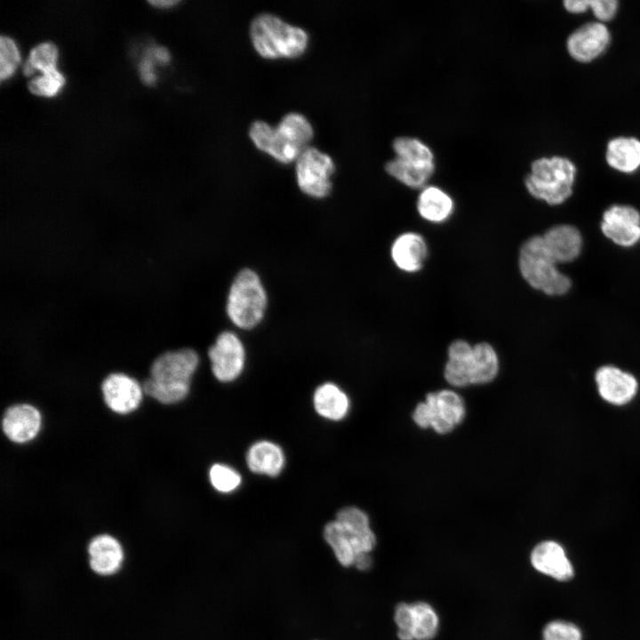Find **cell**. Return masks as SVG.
<instances>
[{
  "mask_svg": "<svg viewBox=\"0 0 640 640\" xmlns=\"http://www.w3.org/2000/svg\"><path fill=\"white\" fill-rule=\"evenodd\" d=\"M323 535L343 567L355 566L356 560L370 554L377 543L368 516L356 507L339 510L336 518L325 524Z\"/></svg>",
  "mask_w": 640,
  "mask_h": 640,
  "instance_id": "1",
  "label": "cell"
},
{
  "mask_svg": "<svg viewBox=\"0 0 640 640\" xmlns=\"http://www.w3.org/2000/svg\"><path fill=\"white\" fill-rule=\"evenodd\" d=\"M199 357L192 348L167 351L157 356L150 367V378L142 388L163 404H174L189 392L191 378L197 369Z\"/></svg>",
  "mask_w": 640,
  "mask_h": 640,
  "instance_id": "2",
  "label": "cell"
},
{
  "mask_svg": "<svg viewBox=\"0 0 640 640\" xmlns=\"http://www.w3.org/2000/svg\"><path fill=\"white\" fill-rule=\"evenodd\" d=\"M313 127L300 113L285 115L276 127L264 121L252 124L249 135L261 151L283 164L297 159L313 138Z\"/></svg>",
  "mask_w": 640,
  "mask_h": 640,
  "instance_id": "3",
  "label": "cell"
},
{
  "mask_svg": "<svg viewBox=\"0 0 640 640\" xmlns=\"http://www.w3.org/2000/svg\"><path fill=\"white\" fill-rule=\"evenodd\" d=\"M499 358L487 342L470 345L466 340H454L448 348V360L444 375L453 387L491 382L498 374Z\"/></svg>",
  "mask_w": 640,
  "mask_h": 640,
  "instance_id": "4",
  "label": "cell"
},
{
  "mask_svg": "<svg viewBox=\"0 0 640 640\" xmlns=\"http://www.w3.org/2000/svg\"><path fill=\"white\" fill-rule=\"evenodd\" d=\"M250 37L263 58H296L306 51L307 32L270 13L258 15L251 23Z\"/></svg>",
  "mask_w": 640,
  "mask_h": 640,
  "instance_id": "5",
  "label": "cell"
},
{
  "mask_svg": "<svg viewBox=\"0 0 640 640\" xmlns=\"http://www.w3.org/2000/svg\"><path fill=\"white\" fill-rule=\"evenodd\" d=\"M576 172L575 164L567 157L543 156L531 164L524 185L533 197L558 205L572 196Z\"/></svg>",
  "mask_w": 640,
  "mask_h": 640,
  "instance_id": "6",
  "label": "cell"
},
{
  "mask_svg": "<svg viewBox=\"0 0 640 640\" xmlns=\"http://www.w3.org/2000/svg\"><path fill=\"white\" fill-rule=\"evenodd\" d=\"M518 266L528 284L545 294L563 295L572 286L571 279L560 272L541 236H533L522 244Z\"/></svg>",
  "mask_w": 640,
  "mask_h": 640,
  "instance_id": "7",
  "label": "cell"
},
{
  "mask_svg": "<svg viewBox=\"0 0 640 640\" xmlns=\"http://www.w3.org/2000/svg\"><path fill=\"white\" fill-rule=\"evenodd\" d=\"M268 294L260 276L244 268L234 278L228 293L226 312L231 323L242 330L255 328L263 320Z\"/></svg>",
  "mask_w": 640,
  "mask_h": 640,
  "instance_id": "8",
  "label": "cell"
},
{
  "mask_svg": "<svg viewBox=\"0 0 640 640\" xmlns=\"http://www.w3.org/2000/svg\"><path fill=\"white\" fill-rule=\"evenodd\" d=\"M463 399L454 391L430 392L412 412V420L422 428H431L439 434L451 432L464 419Z\"/></svg>",
  "mask_w": 640,
  "mask_h": 640,
  "instance_id": "9",
  "label": "cell"
},
{
  "mask_svg": "<svg viewBox=\"0 0 640 640\" xmlns=\"http://www.w3.org/2000/svg\"><path fill=\"white\" fill-rule=\"evenodd\" d=\"M332 159L316 148H307L297 158L295 173L299 188L313 198H324L332 191Z\"/></svg>",
  "mask_w": 640,
  "mask_h": 640,
  "instance_id": "10",
  "label": "cell"
},
{
  "mask_svg": "<svg viewBox=\"0 0 640 640\" xmlns=\"http://www.w3.org/2000/svg\"><path fill=\"white\" fill-rule=\"evenodd\" d=\"M208 356L214 377L221 382L235 380L245 364L244 346L232 331L221 332L209 348Z\"/></svg>",
  "mask_w": 640,
  "mask_h": 640,
  "instance_id": "11",
  "label": "cell"
},
{
  "mask_svg": "<svg viewBox=\"0 0 640 640\" xmlns=\"http://www.w3.org/2000/svg\"><path fill=\"white\" fill-rule=\"evenodd\" d=\"M601 230L617 245L631 247L640 241V212L630 205H612L603 214Z\"/></svg>",
  "mask_w": 640,
  "mask_h": 640,
  "instance_id": "12",
  "label": "cell"
},
{
  "mask_svg": "<svg viewBox=\"0 0 640 640\" xmlns=\"http://www.w3.org/2000/svg\"><path fill=\"white\" fill-rule=\"evenodd\" d=\"M611 42L608 28L600 21L587 22L572 33L566 41V48L572 59L587 63L600 56Z\"/></svg>",
  "mask_w": 640,
  "mask_h": 640,
  "instance_id": "13",
  "label": "cell"
},
{
  "mask_svg": "<svg viewBox=\"0 0 640 640\" xmlns=\"http://www.w3.org/2000/svg\"><path fill=\"white\" fill-rule=\"evenodd\" d=\"M599 396L613 405L628 404L636 396L638 382L636 377L613 365H604L595 374Z\"/></svg>",
  "mask_w": 640,
  "mask_h": 640,
  "instance_id": "14",
  "label": "cell"
},
{
  "mask_svg": "<svg viewBox=\"0 0 640 640\" xmlns=\"http://www.w3.org/2000/svg\"><path fill=\"white\" fill-rule=\"evenodd\" d=\"M107 405L117 413L134 411L142 399L143 388L133 378L124 373H111L101 385Z\"/></svg>",
  "mask_w": 640,
  "mask_h": 640,
  "instance_id": "15",
  "label": "cell"
},
{
  "mask_svg": "<svg viewBox=\"0 0 640 640\" xmlns=\"http://www.w3.org/2000/svg\"><path fill=\"white\" fill-rule=\"evenodd\" d=\"M531 563L538 572L560 581L568 580L573 576V568L564 549L553 540H545L536 545L531 553Z\"/></svg>",
  "mask_w": 640,
  "mask_h": 640,
  "instance_id": "16",
  "label": "cell"
},
{
  "mask_svg": "<svg viewBox=\"0 0 640 640\" xmlns=\"http://www.w3.org/2000/svg\"><path fill=\"white\" fill-rule=\"evenodd\" d=\"M2 427L10 440L15 443H26L37 435L41 427V415L32 405H12L5 412Z\"/></svg>",
  "mask_w": 640,
  "mask_h": 640,
  "instance_id": "17",
  "label": "cell"
},
{
  "mask_svg": "<svg viewBox=\"0 0 640 640\" xmlns=\"http://www.w3.org/2000/svg\"><path fill=\"white\" fill-rule=\"evenodd\" d=\"M390 253L399 269L413 273L422 268L428 256V246L421 235L405 232L394 240Z\"/></svg>",
  "mask_w": 640,
  "mask_h": 640,
  "instance_id": "18",
  "label": "cell"
},
{
  "mask_svg": "<svg viewBox=\"0 0 640 640\" xmlns=\"http://www.w3.org/2000/svg\"><path fill=\"white\" fill-rule=\"evenodd\" d=\"M541 236L546 248L557 264L574 260L581 252L582 237L573 226L556 225L548 229Z\"/></svg>",
  "mask_w": 640,
  "mask_h": 640,
  "instance_id": "19",
  "label": "cell"
},
{
  "mask_svg": "<svg viewBox=\"0 0 640 640\" xmlns=\"http://www.w3.org/2000/svg\"><path fill=\"white\" fill-rule=\"evenodd\" d=\"M88 552L92 569L101 575L116 572L120 568L124 557L120 543L108 534H101L92 539Z\"/></svg>",
  "mask_w": 640,
  "mask_h": 640,
  "instance_id": "20",
  "label": "cell"
},
{
  "mask_svg": "<svg viewBox=\"0 0 640 640\" xmlns=\"http://www.w3.org/2000/svg\"><path fill=\"white\" fill-rule=\"evenodd\" d=\"M284 461L282 448L267 440L254 443L246 453L247 466L255 474L276 476L284 468Z\"/></svg>",
  "mask_w": 640,
  "mask_h": 640,
  "instance_id": "21",
  "label": "cell"
},
{
  "mask_svg": "<svg viewBox=\"0 0 640 640\" xmlns=\"http://www.w3.org/2000/svg\"><path fill=\"white\" fill-rule=\"evenodd\" d=\"M416 208L422 219L433 223H441L452 215L454 203L442 188L426 186L418 196Z\"/></svg>",
  "mask_w": 640,
  "mask_h": 640,
  "instance_id": "22",
  "label": "cell"
},
{
  "mask_svg": "<svg viewBox=\"0 0 640 640\" xmlns=\"http://www.w3.org/2000/svg\"><path fill=\"white\" fill-rule=\"evenodd\" d=\"M605 159L613 169L632 172L640 166V140L635 137H617L607 143Z\"/></svg>",
  "mask_w": 640,
  "mask_h": 640,
  "instance_id": "23",
  "label": "cell"
},
{
  "mask_svg": "<svg viewBox=\"0 0 640 640\" xmlns=\"http://www.w3.org/2000/svg\"><path fill=\"white\" fill-rule=\"evenodd\" d=\"M313 404L320 416L331 420H342L349 409L348 396L331 382L324 383L316 389Z\"/></svg>",
  "mask_w": 640,
  "mask_h": 640,
  "instance_id": "24",
  "label": "cell"
},
{
  "mask_svg": "<svg viewBox=\"0 0 640 640\" xmlns=\"http://www.w3.org/2000/svg\"><path fill=\"white\" fill-rule=\"evenodd\" d=\"M386 172L411 188H425L435 167L423 166L395 156L385 164Z\"/></svg>",
  "mask_w": 640,
  "mask_h": 640,
  "instance_id": "25",
  "label": "cell"
},
{
  "mask_svg": "<svg viewBox=\"0 0 640 640\" xmlns=\"http://www.w3.org/2000/svg\"><path fill=\"white\" fill-rule=\"evenodd\" d=\"M392 148L396 157L424 166H435L432 150L417 138L396 137L392 142Z\"/></svg>",
  "mask_w": 640,
  "mask_h": 640,
  "instance_id": "26",
  "label": "cell"
},
{
  "mask_svg": "<svg viewBox=\"0 0 640 640\" xmlns=\"http://www.w3.org/2000/svg\"><path fill=\"white\" fill-rule=\"evenodd\" d=\"M413 640H431L437 633L439 620L433 607L425 602L412 604Z\"/></svg>",
  "mask_w": 640,
  "mask_h": 640,
  "instance_id": "27",
  "label": "cell"
},
{
  "mask_svg": "<svg viewBox=\"0 0 640 640\" xmlns=\"http://www.w3.org/2000/svg\"><path fill=\"white\" fill-rule=\"evenodd\" d=\"M57 56L58 50L54 44L51 42L39 44L30 51L23 67L24 74L30 76L37 69L44 74L56 69Z\"/></svg>",
  "mask_w": 640,
  "mask_h": 640,
  "instance_id": "28",
  "label": "cell"
},
{
  "mask_svg": "<svg viewBox=\"0 0 640 640\" xmlns=\"http://www.w3.org/2000/svg\"><path fill=\"white\" fill-rule=\"evenodd\" d=\"M209 477L214 489L224 493L235 491L242 481L236 470L224 464H214L210 468Z\"/></svg>",
  "mask_w": 640,
  "mask_h": 640,
  "instance_id": "29",
  "label": "cell"
},
{
  "mask_svg": "<svg viewBox=\"0 0 640 640\" xmlns=\"http://www.w3.org/2000/svg\"><path fill=\"white\" fill-rule=\"evenodd\" d=\"M64 82V76L54 69L30 80L28 86L34 94L51 97L59 92Z\"/></svg>",
  "mask_w": 640,
  "mask_h": 640,
  "instance_id": "30",
  "label": "cell"
},
{
  "mask_svg": "<svg viewBox=\"0 0 640 640\" xmlns=\"http://www.w3.org/2000/svg\"><path fill=\"white\" fill-rule=\"evenodd\" d=\"M20 62V53L13 40L2 36L0 38V78L4 80L12 75Z\"/></svg>",
  "mask_w": 640,
  "mask_h": 640,
  "instance_id": "31",
  "label": "cell"
},
{
  "mask_svg": "<svg viewBox=\"0 0 640 640\" xmlns=\"http://www.w3.org/2000/svg\"><path fill=\"white\" fill-rule=\"evenodd\" d=\"M543 640H581V633L572 623L554 620L548 623L543 629Z\"/></svg>",
  "mask_w": 640,
  "mask_h": 640,
  "instance_id": "32",
  "label": "cell"
},
{
  "mask_svg": "<svg viewBox=\"0 0 640 640\" xmlns=\"http://www.w3.org/2000/svg\"><path fill=\"white\" fill-rule=\"evenodd\" d=\"M412 604L400 603L395 609L394 620L400 640H413L412 635Z\"/></svg>",
  "mask_w": 640,
  "mask_h": 640,
  "instance_id": "33",
  "label": "cell"
},
{
  "mask_svg": "<svg viewBox=\"0 0 640 640\" xmlns=\"http://www.w3.org/2000/svg\"><path fill=\"white\" fill-rule=\"evenodd\" d=\"M589 8L601 21H608L616 15L619 6L617 0H588Z\"/></svg>",
  "mask_w": 640,
  "mask_h": 640,
  "instance_id": "34",
  "label": "cell"
},
{
  "mask_svg": "<svg viewBox=\"0 0 640 640\" xmlns=\"http://www.w3.org/2000/svg\"><path fill=\"white\" fill-rule=\"evenodd\" d=\"M153 60L154 57L152 54V49H149L140 65V72L141 78L146 84H148L154 83V81L156 80V76L153 70Z\"/></svg>",
  "mask_w": 640,
  "mask_h": 640,
  "instance_id": "35",
  "label": "cell"
},
{
  "mask_svg": "<svg viewBox=\"0 0 640 640\" xmlns=\"http://www.w3.org/2000/svg\"><path fill=\"white\" fill-rule=\"evenodd\" d=\"M563 5L571 13L585 12L588 8V0H564Z\"/></svg>",
  "mask_w": 640,
  "mask_h": 640,
  "instance_id": "36",
  "label": "cell"
},
{
  "mask_svg": "<svg viewBox=\"0 0 640 640\" xmlns=\"http://www.w3.org/2000/svg\"><path fill=\"white\" fill-rule=\"evenodd\" d=\"M152 54L155 60L160 63H167L170 60V54L164 47H156L152 49Z\"/></svg>",
  "mask_w": 640,
  "mask_h": 640,
  "instance_id": "37",
  "label": "cell"
},
{
  "mask_svg": "<svg viewBox=\"0 0 640 640\" xmlns=\"http://www.w3.org/2000/svg\"><path fill=\"white\" fill-rule=\"evenodd\" d=\"M149 3L157 7H169L178 4L176 0H151Z\"/></svg>",
  "mask_w": 640,
  "mask_h": 640,
  "instance_id": "38",
  "label": "cell"
}]
</instances>
